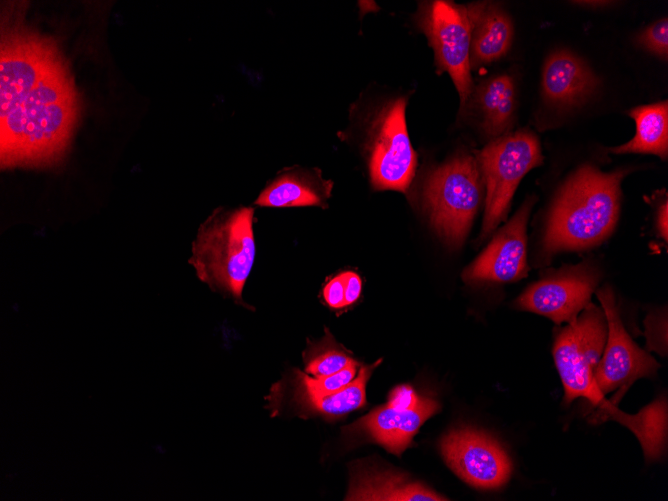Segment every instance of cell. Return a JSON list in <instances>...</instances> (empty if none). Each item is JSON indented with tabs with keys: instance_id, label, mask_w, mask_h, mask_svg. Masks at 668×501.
Segmentation results:
<instances>
[{
	"instance_id": "6da1fadb",
	"label": "cell",
	"mask_w": 668,
	"mask_h": 501,
	"mask_svg": "<svg viewBox=\"0 0 668 501\" xmlns=\"http://www.w3.org/2000/svg\"><path fill=\"white\" fill-rule=\"evenodd\" d=\"M69 62L54 37L5 13L0 47L1 168H50L66 156L81 115Z\"/></svg>"
},
{
	"instance_id": "7a4b0ae2",
	"label": "cell",
	"mask_w": 668,
	"mask_h": 501,
	"mask_svg": "<svg viewBox=\"0 0 668 501\" xmlns=\"http://www.w3.org/2000/svg\"><path fill=\"white\" fill-rule=\"evenodd\" d=\"M628 170L604 173L581 166L560 189L542 243L544 259L561 251H580L603 242L620 211L621 181Z\"/></svg>"
},
{
	"instance_id": "3957f363",
	"label": "cell",
	"mask_w": 668,
	"mask_h": 501,
	"mask_svg": "<svg viewBox=\"0 0 668 501\" xmlns=\"http://www.w3.org/2000/svg\"><path fill=\"white\" fill-rule=\"evenodd\" d=\"M254 213L249 206L215 210L199 227L189 263L211 290L245 306L242 291L255 259Z\"/></svg>"
},
{
	"instance_id": "277c9868",
	"label": "cell",
	"mask_w": 668,
	"mask_h": 501,
	"mask_svg": "<svg viewBox=\"0 0 668 501\" xmlns=\"http://www.w3.org/2000/svg\"><path fill=\"white\" fill-rule=\"evenodd\" d=\"M423 195L435 231L448 245L460 246L481 202L482 178L476 157L460 153L432 170Z\"/></svg>"
},
{
	"instance_id": "5b68a950",
	"label": "cell",
	"mask_w": 668,
	"mask_h": 501,
	"mask_svg": "<svg viewBox=\"0 0 668 501\" xmlns=\"http://www.w3.org/2000/svg\"><path fill=\"white\" fill-rule=\"evenodd\" d=\"M607 338V321L602 308L589 303L577 318L559 330L553 357L564 387V402L583 397L603 409L609 406L597 389L595 371Z\"/></svg>"
},
{
	"instance_id": "8992f818",
	"label": "cell",
	"mask_w": 668,
	"mask_h": 501,
	"mask_svg": "<svg viewBox=\"0 0 668 501\" xmlns=\"http://www.w3.org/2000/svg\"><path fill=\"white\" fill-rule=\"evenodd\" d=\"M476 160L486 185L480 234L483 240L506 218L519 182L528 171L542 164L543 156L536 135L523 129L491 141L477 153Z\"/></svg>"
},
{
	"instance_id": "52a82bcc",
	"label": "cell",
	"mask_w": 668,
	"mask_h": 501,
	"mask_svg": "<svg viewBox=\"0 0 668 501\" xmlns=\"http://www.w3.org/2000/svg\"><path fill=\"white\" fill-rule=\"evenodd\" d=\"M406 104L405 97L387 101L364 120L369 174L375 189L405 192L415 174L416 153L407 131Z\"/></svg>"
},
{
	"instance_id": "ba28073f",
	"label": "cell",
	"mask_w": 668,
	"mask_h": 501,
	"mask_svg": "<svg viewBox=\"0 0 668 501\" xmlns=\"http://www.w3.org/2000/svg\"><path fill=\"white\" fill-rule=\"evenodd\" d=\"M417 23L434 50L438 69L452 78L461 109L464 108L473 91L471 22L466 5L441 0L424 2L418 10Z\"/></svg>"
},
{
	"instance_id": "9c48e42d",
	"label": "cell",
	"mask_w": 668,
	"mask_h": 501,
	"mask_svg": "<svg viewBox=\"0 0 668 501\" xmlns=\"http://www.w3.org/2000/svg\"><path fill=\"white\" fill-rule=\"evenodd\" d=\"M600 277L597 267L589 262L547 270L515 300L514 306L556 324H569L591 303Z\"/></svg>"
},
{
	"instance_id": "30bf717a",
	"label": "cell",
	"mask_w": 668,
	"mask_h": 501,
	"mask_svg": "<svg viewBox=\"0 0 668 501\" xmlns=\"http://www.w3.org/2000/svg\"><path fill=\"white\" fill-rule=\"evenodd\" d=\"M596 294L606 317L607 338L594 379L603 397L617 389L620 395L637 379L654 377L660 365L627 333L611 287L605 285Z\"/></svg>"
},
{
	"instance_id": "8fae6325",
	"label": "cell",
	"mask_w": 668,
	"mask_h": 501,
	"mask_svg": "<svg viewBox=\"0 0 668 501\" xmlns=\"http://www.w3.org/2000/svg\"><path fill=\"white\" fill-rule=\"evenodd\" d=\"M440 448L447 465L473 487L496 489L510 478L509 456L486 433L472 428L455 429L443 437Z\"/></svg>"
},
{
	"instance_id": "7c38bea8",
	"label": "cell",
	"mask_w": 668,
	"mask_h": 501,
	"mask_svg": "<svg viewBox=\"0 0 668 501\" xmlns=\"http://www.w3.org/2000/svg\"><path fill=\"white\" fill-rule=\"evenodd\" d=\"M535 197L525 200L486 249L464 270L465 282L507 283L527 276V222Z\"/></svg>"
},
{
	"instance_id": "4fadbf2b",
	"label": "cell",
	"mask_w": 668,
	"mask_h": 501,
	"mask_svg": "<svg viewBox=\"0 0 668 501\" xmlns=\"http://www.w3.org/2000/svg\"><path fill=\"white\" fill-rule=\"evenodd\" d=\"M439 410L437 401L423 397L410 408L385 404L372 410L344 431L347 435L363 437L383 446L388 452L400 455L410 446L420 426Z\"/></svg>"
},
{
	"instance_id": "5bb4252c",
	"label": "cell",
	"mask_w": 668,
	"mask_h": 501,
	"mask_svg": "<svg viewBox=\"0 0 668 501\" xmlns=\"http://www.w3.org/2000/svg\"><path fill=\"white\" fill-rule=\"evenodd\" d=\"M333 182L324 179L317 168L287 167L267 183L255 205L271 208L298 206L327 207Z\"/></svg>"
},
{
	"instance_id": "9a60e30c",
	"label": "cell",
	"mask_w": 668,
	"mask_h": 501,
	"mask_svg": "<svg viewBox=\"0 0 668 501\" xmlns=\"http://www.w3.org/2000/svg\"><path fill=\"white\" fill-rule=\"evenodd\" d=\"M599 81L579 57L566 50L552 53L542 73V89L551 103L573 106L582 103L597 88Z\"/></svg>"
},
{
	"instance_id": "2e32d148",
	"label": "cell",
	"mask_w": 668,
	"mask_h": 501,
	"mask_svg": "<svg viewBox=\"0 0 668 501\" xmlns=\"http://www.w3.org/2000/svg\"><path fill=\"white\" fill-rule=\"evenodd\" d=\"M466 7L471 22V68L504 56L513 38V25L508 14L490 2L472 3Z\"/></svg>"
},
{
	"instance_id": "e0dca14e",
	"label": "cell",
	"mask_w": 668,
	"mask_h": 501,
	"mask_svg": "<svg viewBox=\"0 0 668 501\" xmlns=\"http://www.w3.org/2000/svg\"><path fill=\"white\" fill-rule=\"evenodd\" d=\"M346 500L443 501L445 497L405 477L374 469H357Z\"/></svg>"
},
{
	"instance_id": "ac0fdd59",
	"label": "cell",
	"mask_w": 668,
	"mask_h": 501,
	"mask_svg": "<svg viewBox=\"0 0 668 501\" xmlns=\"http://www.w3.org/2000/svg\"><path fill=\"white\" fill-rule=\"evenodd\" d=\"M635 120V136L627 143L610 148L615 154L641 153L657 155L666 159L668 155V103L638 106L630 110Z\"/></svg>"
},
{
	"instance_id": "d6986e66",
	"label": "cell",
	"mask_w": 668,
	"mask_h": 501,
	"mask_svg": "<svg viewBox=\"0 0 668 501\" xmlns=\"http://www.w3.org/2000/svg\"><path fill=\"white\" fill-rule=\"evenodd\" d=\"M481 126L490 136L503 134L511 125L515 110V86L510 75L501 74L483 82L474 93Z\"/></svg>"
},
{
	"instance_id": "ffe728a7",
	"label": "cell",
	"mask_w": 668,
	"mask_h": 501,
	"mask_svg": "<svg viewBox=\"0 0 668 501\" xmlns=\"http://www.w3.org/2000/svg\"><path fill=\"white\" fill-rule=\"evenodd\" d=\"M608 415L628 427L638 438L647 461L660 459L667 443V401L660 397L635 415L620 412L614 406Z\"/></svg>"
},
{
	"instance_id": "44dd1931",
	"label": "cell",
	"mask_w": 668,
	"mask_h": 501,
	"mask_svg": "<svg viewBox=\"0 0 668 501\" xmlns=\"http://www.w3.org/2000/svg\"><path fill=\"white\" fill-rule=\"evenodd\" d=\"M381 359L363 366L358 376L347 386L325 396H308L293 393V400L301 412L317 413L326 418H337L365 405L366 383Z\"/></svg>"
},
{
	"instance_id": "7402d4cb",
	"label": "cell",
	"mask_w": 668,
	"mask_h": 501,
	"mask_svg": "<svg viewBox=\"0 0 668 501\" xmlns=\"http://www.w3.org/2000/svg\"><path fill=\"white\" fill-rule=\"evenodd\" d=\"M305 371L315 378L334 374L346 367L353 359L343 346L336 343L327 332L325 336L309 346L304 354Z\"/></svg>"
},
{
	"instance_id": "603a6c76",
	"label": "cell",
	"mask_w": 668,
	"mask_h": 501,
	"mask_svg": "<svg viewBox=\"0 0 668 501\" xmlns=\"http://www.w3.org/2000/svg\"><path fill=\"white\" fill-rule=\"evenodd\" d=\"M358 363L353 360L342 370L324 377L313 378L309 375L295 370L293 381H295V392L308 396H325L347 386L357 372Z\"/></svg>"
},
{
	"instance_id": "cb8c5ba5",
	"label": "cell",
	"mask_w": 668,
	"mask_h": 501,
	"mask_svg": "<svg viewBox=\"0 0 668 501\" xmlns=\"http://www.w3.org/2000/svg\"><path fill=\"white\" fill-rule=\"evenodd\" d=\"M638 44L666 59L668 55L667 19H660L644 29L638 36Z\"/></svg>"
},
{
	"instance_id": "d4e9b609",
	"label": "cell",
	"mask_w": 668,
	"mask_h": 501,
	"mask_svg": "<svg viewBox=\"0 0 668 501\" xmlns=\"http://www.w3.org/2000/svg\"><path fill=\"white\" fill-rule=\"evenodd\" d=\"M323 296L327 305L331 308L345 307L344 303V280L342 273L327 282L323 289Z\"/></svg>"
},
{
	"instance_id": "484cf974",
	"label": "cell",
	"mask_w": 668,
	"mask_h": 501,
	"mask_svg": "<svg viewBox=\"0 0 668 501\" xmlns=\"http://www.w3.org/2000/svg\"><path fill=\"white\" fill-rule=\"evenodd\" d=\"M665 324L666 320L662 322L661 314H653L647 319V323L645 322V326L647 327L648 345L650 346L649 348L655 349L661 354H666L667 352V347L662 344V326Z\"/></svg>"
},
{
	"instance_id": "4316f807",
	"label": "cell",
	"mask_w": 668,
	"mask_h": 501,
	"mask_svg": "<svg viewBox=\"0 0 668 501\" xmlns=\"http://www.w3.org/2000/svg\"><path fill=\"white\" fill-rule=\"evenodd\" d=\"M421 396H418L412 387L408 385L398 386L393 389L389 396L388 404L398 408H410L416 406Z\"/></svg>"
},
{
	"instance_id": "83f0119b",
	"label": "cell",
	"mask_w": 668,
	"mask_h": 501,
	"mask_svg": "<svg viewBox=\"0 0 668 501\" xmlns=\"http://www.w3.org/2000/svg\"><path fill=\"white\" fill-rule=\"evenodd\" d=\"M344 280V303L345 306L351 305L357 301L360 296L362 281L359 275L352 271L342 273Z\"/></svg>"
},
{
	"instance_id": "f1b7e54d",
	"label": "cell",
	"mask_w": 668,
	"mask_h": 501,
	"mask_svg": "<svg viewBox=\"0 0 668 501\" xmlns=\"http://www.w3.org/2000/svg\"><path fill=\"white\" fill-rule=\"evenodd\" d=\"M667 216H668V202L667 198H665V200L661 202L660 205L658 206L656 213V228L659 236L663 238L665 242H667L668 239Z\"/></svg>"
}]
</instances>
